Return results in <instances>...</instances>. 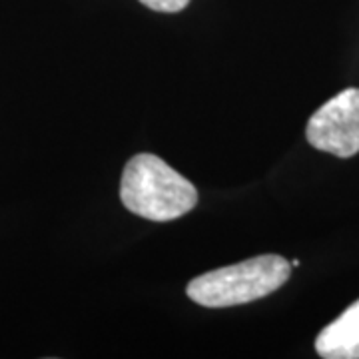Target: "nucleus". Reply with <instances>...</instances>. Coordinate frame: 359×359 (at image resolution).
I'll list each match as a JSON object with an SVG mask.
<instances>
[{
  "instance_id": "4",
  "label": "nucleus",
  "mask_w": 359,
  "mask_h": 359,
  "mask_svg": "<svg viewBox=\"0 0 359 359\" xmlns=\"http://www.w3.org/2000/svg\"><path fill=\"white\" fill-rule=\"evenodd\" d=\"M316 351L323 359H359V299L321 330Z\"/></svg>"
},
{
  "instance_id": "5",
  "label": "nucleus",
  "mask_w": 359,
  "mask_h": 359,
  "mask_svg": "<svg viewBox=\"0 0 359 359\" xmlns=\"http://www.w3.org/2000/svg\"><path fill=\"white\" fill-rule=\"evenodd\" d=\"M144 6H148V8H152L156 13H168V14H174L180 13V11H184L188 4H190V0H140Z\"/></svg>"
},
{
  "instance_id": "1",
  "label": "nucleus",
  "mask_w": 359,
  "mask_h": 359,
  "mask_svg": "<svg viewBox=\"0 0 359 359\" xmlns=\"http://www.w3.org/2000/svg\"><path fill=\"white\" fill-rule=\"evenodd\" d=\"M120 198L122 204L140 218L172 222L192 212L198 204V190L162 158L138 154L130 158L124 168Z\"/></svg>"
},
{
  "instance_id": "2",
  "label": "nucleus",
  "mask_w": 359,
  "mask_h": 359,
  "mask_svg": "<svg viewBox=\"0 0 359 359\" xmlns=\"http://www.w3.org/2000/svg\"><path fill=\"white\" fill-rule=\"evenodd\" d=\"M292 264L283 256L266 254L240 264L212 269L188 283V297L204 308H231L262 299L290 280Z\"/></svg>"
},
{
  "instance_id": "3",
  "label": "nucleus",
  "mask_w": 359,
  "mask_h": 359,
  "mask_svg": "<svg viewBox=\"0 0 359 359\" xmlns=\"http://www.w3.org/2000/svg\"><path fill=\"white\" fill-rule=\"evenodd\" d=\"M308 142L321 152L351 158L359 152V88H347L309 118Z\"/></svg>"
}]
</instances>
